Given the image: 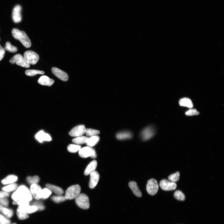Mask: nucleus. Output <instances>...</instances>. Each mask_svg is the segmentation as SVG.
Instances as JSON below:
<instances>
[{
  "instance_id": "obj_1",
  "label": "nucleus",
  "mask_w": 224,
  "mask_h": 224,
  "mask_svg": "<svg viewBox=\"0 0 224 224\" xmlns=\"http://www.w3.org/2000/svg\"><path fill=\"white\" fill-rule=\"evenodd\" d=\"M11 198L13 201L22 200L29 202L32 200V196L30 189L23 185L18 188L12 195Z\"/></svg>"
},
{
  "instance_id": "obj_2",
  "label": "nucleus",
  "mask_w": 224,
  "mask_h": 224,
  "mask_svg": "<svg viewBox=\"0 0 224 224\" xmlns=\"http://www.w3.org/2000/svg\"><path fill=\"white\" fill-rule=\"evenodd\" d=\"M81 188L78 185L72 186L69 187L66 191L65 197L67 200L75 199L80 194Z\"/></svg>"
},
{
  "instance_id": "obj_3",
  "label": "nucleus",
  "mask_w": 224,
  "mask_h": 224,
  "mask_svg": "<svg viewBox=\"0 0 224 224\" xmlns=\"http://www.w3.org/2000/svg\"><path fill=\"white\" fill-rule=\"evenodd\" d=\"M77 206L83 209H87L90 207L89 199L87 195L84 194H80L75 199Z\"/></svg>"
},
{
  "instance_id": "obj_4",
  "label": "nucleus",
  "mask_w": 224,
  "mask_h": 224,
  "mask_svg": "<svg viewBox=\"0 0 224 224\" xmlns=\"http://www.w3.org/2000/svg\"><path fill=\"white\" fill-rule=\"evenodd\" d=\"M24 57L27 62L30 65H35L39 59L38 54L32 51H26L24 53Z\"/></svg>"
},
{
  "instance_id": "obj_5",
  "label": "nucleus",
  "mask_w": 224,
  "mask_h": 224,
  "mask_svg": "<svg viewBox=\"0 0 224 224\" xmlns=\"http://www.w3.org/2000/svg\"><path fill=\"white\" fill-rule=\"evenodd\" d=\"M11 64H16L20 66L26 68H29L30 65L27 62L24 57L21 54H17L14 56L10 60Z\"/></svg>"
},
{
  "instance_id": "obj_6",
  "label": "nucleus",
  "mask_w": 224,
  "mask_h": 224,
  "mask_svg": "<svg viewBox=\"0 0 224 224\" xmlns=\"http://www.w3.org/2000/svg\"><path fill=\"white\" fill-rule=\"evenodd\" d=\"M79 151L80 156L83 158H85L90 157L94 158L97 157V154L95 150L91 147H85L81 148Z\"/></svg>"
},
{
  "instance_id": "obj_7",
  "label": "nucleus",
  "mask_w": 224,
  "mask_h": 224,
  "mask_svg": "<svg viewBox=\"0 0 224 224\" xmlns=\"http://www.w3.org/2000/svg\"><path fill=\"white\" fill-rule=\"evenodd\" d=\"M159 186L157 181L152 179L148 181L146 186V190L151 195H156L158 192Z\"/></svg>"
},
{
  "instance_id": "obj_8",
  "label": "nucleus",
  "mask_w": 224,
  "mask_h": 224,
  "mask_svg": "<svg viewBox=\"0 0 224 224\" xmlns=\"http://www.w3.org/2000/svg\"><path fill=\"white\" fill-rule=\"evenodd\" d=\"M159 185L161 188L165 191L174 190L177 187L175 183L165 179L160 181Z\"/></svg>"
},
{
  "instance_id": "obj_9",
  "label": "nucleus",
  "mask_w": 224,
  "mask_h": 224,
  "mask_svg": "<svg viewBox=\"0 0 224 224\" xmlns=\"http://www.w3.org/2000/svg\"><path fill=\"white\" fill-rule=\"evenodd\" d=\"M86 129L85 126L80 125L76 126L69 132V135L72 137H78L82 136L85 133Z\"/></svg>"
},
{
  "instance_id": "obj_10",
  "label": "nucleus",
  "mask_w": 224,
  "mask_h": 224,
  "mask_svg": "<svg viewBox=\"0 0 224 224\" xmlns=\"http://www.w3.org/2000/svg\"><path fill=\"white\" fill-rule=\"evenodd\" d=\"M30 191L32 197L36 200L42 199V189L41 187L37 184L31 185Z\"/></svg>"
},
{
  "instance_id": "obj_11",
  "label": "nucleus",
  "mask_w": 224,
  "mask_h": 224,
  "mask_svg": "<svg viewBox=\"0 0 224 224\" xmlns=\"http://www.w3.org/2000/svg\"><path fill=\"white\" fill-rule=\"evenodd\" d=\"M21 43L26 48H29L31 46L30 40L26 33L23 31H20L18 38Z\"/></svg>"
},
{
  "instance_id": "obj_12",
  "label": "nucleus",
  "mask_w": 224,
  "mask_h": 224,
  "mask_svg": "<svg viewBox=\"0 0 224 224\" xmlns=\"http://www.w3.org/2000/svg\"><path fill=\"white\" fill-rule=\"evenodd\" d=\"M21 7L19 5L16 6L14 8L12 13V18L13 22L16 23L20 22L22 20L21 15Z\"/></svg>"
},
{
  "instance_id": "obj_13",
  "label": "nucleus",
  "mask_w": 224,
  "mask_h": 224,
  "mask_svg": "<svg viewBox=\"0 0 224 224\" xmlns=\"http://www.w3.org/2000/svg\"><path fill=\"white\" fill-rule=\"evenodd\" d=\"M155 130L152 127L145 128L141 133V137L144 141H147L152 138L155 135Z\"/></svg>"
},
{
  "instance_id": "obj_14",
  "label": "nucleus",
  "mask_w": 224,
  "mask_h": 224,
  "mask_svg": "<svg viewBox=\"0 0 224 224\" xmlns=\"http://www.w3.org/2000/svg\"><path fill=\"white\" fill-rule=\"evenodd\" d=\"M38 208L34 206L29 205L19 206L17 209V211L18 212L26 214H31L38 211Z\"/></svg>"
},
{
  "instance_id": "obj_15",
  "label": "nucleus",
  "mask_w": 224,
  "mask_h": 224,
  "mask_svg": "<svg viewBox=\"0 0 224 224\" xmlns=\"http://www.w3.org/2000/svg\"><path fill=\"white\" fill-rule=\"evenodd\" d=\"M52 72L56 77L63 81H66L68 80L69 77L67 74L57 68H53Z\"/></svg>"
},
{
  "instance_id": "obj_16",
  "label": "nucleus",
  "mask_w": 224,
  "mask_h": 224,
  "mask_svg": "<svg viewBox=\"0 0 224 224\" xmlns=\"http://www.w3.org/2000/svg\"><path fill=\"white\" fill-rule=\"evenodd\" d=\"M90 178L89 183V187L91 189L94 188L99 182L100 176L97 172L95 171L90 174Z\"/></svg>"
},
{
  "instance_id": "obj_17",
  "label": "nucleus",
  "mask_w": 224,
  "mask_h": 224,
  "mask_svg": "<svg viewBox=\"0 0 224 224\" xmlns=\"http://www.w3.org/2000/svg\"><path fill=\"white\" fill-rule=\"evenodd\" d=\"M35 138L40 143L43 142L44 141H50L52 140L51 136L45 133L43 130L40 131L35 136Z\"/></svg>"
},
{
  "instance_id": "obj_18",
  "label": "nucleus",
  "mask_w": 224,
  "mask_h": 224,
  "mask_svg": "<svg viewBox=\"0 0 224 224\" xmlns=\"http://www.w3.org/2000/svg\"><path fill=\"white\" fill-rule=\"evenodd\" d=\"M38 82L41 85L50 86L53 85L54 81L47 76H43L41 77Z\"/></svg>"
},
{
  "instance_id": "obj_19",
  "label": "nucleus",
  "mask_w": 224,
  "mask_h": 224,
  "mask_svg": "<svg viewBox=\"0 0 224 224\" xmlns=\"http://www.w3.org/2000/svg\"><path fill=\"white\" fill-rule=\"evenodd\" d=\"M129 186L134 194L138 197H142V194L139 190L137 184L135 181H131L129 183Z\"/></svg>"
},
{
  "instance_id": "obj_20",
  "label": "nucleus",
  "mask_w": 224,
  "mask_h": 224,
  "mask_svg": "<svg viewBox=\"0 0 224 224\" xmlns=\"http://www.w3.org/2000/svg\"><path fill=\"white\" fill-rule=\"evenodd\" d=\"M97 161L95 160L91 162L86 167L85 171V175L87 176L95 171L97 166Z\"/></svg>"
},
{
  "instance_id": "obj_21",
  "label": "nucleus",
  "mask_w": 224,
  "mask_h": 224,
  "mask_svg": "<svg viewBox=\"0 0 224 224\" xmlns=\"http://www.w3.org/2000/svg\"><path fill=\"white\" fill-rule=\"evenodd\" d=\"M18 179L17 177L15 175H10L2 180L1 183L3 185L13 184L17 181Z\"/></svg>"
},
{
  "instance_id": "obj_22",
  "label": "nucleus",
  "mask_w": 224,
  "mask_h": 224,
  "mask_svg": "<svg viewBox=\"0 0 224 224\" xmlns=\"http://www.w3.org/2000/svg\"><path fill=\"white\" fill-rule=\"evenodd\" d=\"M0 212L9 219L11 218L13 214V212L12 209L7 208L1 204Z\"/></svg>"
},
{
  "instance_id": "obj_23",
  "label": "nucleus",
  "mask_w": 224,
  "mask_h": 224,
  "mask_svg": "<svg viewBox=\"0 0 224 224\" xmlns=\"http://www.w3.org/2000/svg\"><path fill=\"white\" fill-rule=\"evenodd\" d=\"M46 187L52 192L57 195H62L64 193L63 190L58 186L50 184H47Z\"/></svg>"
},
{
  "instance_id": "obj_24",
  "label": "nucleus",
  "mask_w": 224,
  "mask_h": 224,
  "mask_svg": "<svg viewBox=\"0 0 224 224\" xmlns=\"http://www.w3.org/2000/svg\"><path fill=\"white\" fill-rule=\"evenodd\" d=\"M180 105L191 108L193 107V104L192 100L188 98H183L181 99L179 102Z\"/></svg>"
},
{
  "instance_id": "obj_25",
  "label": "nucleus",
  "mask_w": 224,
  "mask_h": 224,
  "mask_svg": "<svg viewBox=\"0 0 224 224\" xmlns=\"http://www.w3.org/2000/svg\"><path fill=\"white\" fill-rule=\"evenodd\" d=\"M132 137L131 133L128 131H123L118 133L116 135V138L120 140L129 139Z\"/></svg>"
},
{
  "instance_id": "obj_26",
  "label": "nucleus",
  "mask_w": 224,
  "mask_h": 224,
  "mask_svg": "<svg viewBox=\"0 0 224 224\" xmlns=\"http://www.w3.org/2000/svg\"><path fill=\"white\" fill-rule=\"evenodd\" d=\"M100 140V138L99 136H91L88 139L86 144L88 146L91 147H93Z\"/></svg>"
},
{
  "instance_id": "obj_27",
  "label": "nucleus",
  "mask_w": 224,
  "mask_h": 224,
  "mask_svg": "<svg viewBox=\"0 0 224 224\" xmlns=\"http://www.w3.org/2000/svg\"><path fill=\"white\" fill-rule=\"evenodd\" d=\"M88 137L86 136H80L77 137L72 139V141L77 145L82 144L86 143Z\"/></svg>"
},
{
  "instance_id": "obj_28",
  "label": "nucleus",
  "mask_w": 224,
  "mask_h": 224,
  "mask_svg": "<svg viewBox=\"0 0 224 224\" xmlns=\"http://www.w3.org/2000/svg\"><path fill=\"white\" fill-rule=\"evenodd\" d=\"M17 188V185L13 183L4 186L2 188V190L3 191L9 193L16 190Z\"/></svg>"
},
{
  "instance_id": "obj_29",
  "label": "nucleus",
  "mask_w": 224,
  "mask_h": 224,
  "mask_svg": "<svg viewBox=\"0 0 224 224\" xmlns=\"http://www.w3.org/2000/svg\"><path fill=\"white\" fill-rule=\"evenodd\" d=\"M27 181L28 183L32 185L37 184L40 181V178L38 176H34L33 177H28L27 178Z\"/></svg>"
},
{
  "instance_id": "obj_30",
  "label": "nucleus",
  "mask_w": 224,
  "mask_h": 224,
  "mask_svg": "<svg viewBox=\"0 0 224 224\" xmlns=\"http://www.w3.org/2000/svg\"><path fill=\"white\" fill-rule=\"evenodd\" d=\"M44 73L43 71L34 69L27 70L25 71L26 74L30 76H34L37 74H44Z\"/></svg>"
},
{
  "instance_id": "obj_31",
  "label": "nucleus",
  "mask_w": 224,
  "mask_h": 224,
  "mask_svg": "<svg viewBox=\"0 0 224 224\" xmlns=\"http://www.w3.org/2000/svg\"><path fill=\"white\" fill-rule=\"evenodd\" d=\"M4 49L12 53H15L18 51L17 48L12 45L9 41L6 43Z\"/></svg>"
},
{
  "instance_id": "obj_32",
  "label": "nucleus",
  "mask_w": 224,
  "mask_h": 224,
  "mask_svg": "<svg viewBox=\"0 0 224 224\" xmlns=\"http://www.w3.org/2000/svg\"><path fill=\"white\" fill-rule=\"evenodd\" d=\"M81 148V146L79 145L71 144L68 146L67 150L69 152L75 153L79 151Z\"/></svg>"
},
{
  "instance_id": "obj_33",
  "label": "nucleus",
  "mask_w": 224,
  "mask_h": 224,
  "mask_svg": "<svg viewBox=\"0 0 224 224\" xmlns=\"http://www.w3.org/2000/svg\"><path fill=\"white\" fill-rule=\"evenodd\" d=\"M52 199L57 203L64 202L67 200L65 196H62V195L53 196L52 197Z\"/></svg>"
},
{
  "instance_id": "obj_34",
  "label": "nucleus",
  "mask_w": 224,
  "mask_h": 224,
  "mask_svg": "<svg viewBox=\"0 0 224 224\" xmlns=\"http://www.w3.org/2000/svg\"><path fill=\"white\" fill-rule=\"evenodd\" d=\"M174 196L175 198L179 200L184 201L185 199V195L180 191H177L175 192Z\"/></svg>"
},
{
  "instance_id": "obj_35",
  "label": "nucleus",
  "mask_w": 224,
  "mask_h": 224,
  "mask_svg": "<svg viewBox=\"0 0 224 224\" xmlns=\"http://www.w3.org/2000/svg\"><path fill=\"white\" fill-rule=\"evenodd\" d=\"M100 132L97 130L91 129H86L85 133L86 135L88 136H96L100 134Z\"/></svg>"
},
{
  "instance_id": "obj_36",
  "label": "nucleus",
  "mask_w": 224,
  "mask_h": 224,
  "mask_svg": "<svg viewBox=\"0 0 224 224\" xmlns=\"http://www.w3.org/2000/svg\"><path fill=\"white\" fill-rule=\"evenodd\" d=\"M52 192L47 188H45L42 190V199H46L50 197Z\"/></svg>"
},
{
  "instance_id": "obj_37",
  "label": "nucleus",
  "mask_w": 224,
  "mask_h": 224,
  "mask_svg": "<svg viewBox=\"0 0 224 224\" xmlns=\"http://www.w3.org/2000/svg\"><path fill=\"white\" fill-rule=\"evenodd\" d=\"M179 177L180 173L179 172H177L175 173L170 175L168 179L170 181L173 182V183H175L179 180Z\"/></svg>"
},
{
  "instance_id": "obj_38",
  "label": "nucleus",
  "mask_w": 224,
  "mask_h": 224,
  "mask_svg": "<svg viewBox=\"0 0 224 224\" xmlns=\"http://www.w3.org/2000/svg\"><path fill=\"white\" fill-rule=\"evenodd\" d=\"M11 222L7 218L2 214H0V224H9Z\"/></svg>"
},
{
  "instance_id": "obj_39",
  "label": "nucleus",
  "mask_w": 224,
  "mask_h": 224,
  "mask_svg": "<svg viewBox=\"0 0 224 224\" xmlns=\"http://www.w3.org/2000/svg\"><path fill=\"white\" fill-rule=\"evenodd\" d=\"M13 204L14 205H18L19 206H27L29 205V202L24 200H19L13 201Z\"/></svg>"
},
{
  "instance_id": "obj_40",
  "label": "nucleus",
  "mask_w": 224,
  "mask_h": 224,
  "mask_svg": "<svg viewBox=\"0 0 224 224\" xmlns=\"http://www.w3.org/2000/svg\"><path fill=\"white\" fill-rule=\"evenodd\" d=\"M185 114L187 116H193L198 115L199 113L195 109H191L186 111Z\"/></svg>"
},
{
  "instance_id": "obj_41",
  "label": "nucleus",
  "mask_w": 224,
  "mask_h": 224,
  "mask_svg": "<svg viewBox=\"0 0 224 224\" xmlns=\"http://www.w3.org/2000/svg\"><path fill=\"white\" fill-rule=\"evenodd\" d=\"M0 204L5 207H8L9 200L7 197L0 198Z\"/></svg>"
},
{
  "instance_id": "obj_42",
  "label": "nucleus",
  "mask_w": 224,
  "mask_h": 224,
  "mask_svg": "<svg viewBox=\"0 0 224 224\" xmlns=\"http://www.w3.org/2000/svg\"><path fill=\"white\" fill-rule=\"evenodd\" d=\"M16 213L18 217L20 220H24L29 217V216L27 214L19 212L18 211H17Z\"/></svg>"
},
{
  "instance_id": "obj_43",
  "label": "nucleus",
  "mask_w": 224,
  "mask_h": 224,
  "mask_svg": "<svg viewBox=\"0 0 224 224\" xmlns=\"http://www.w3.org/2000/svg\"><path fill=\"white\" fill-rule=\"evenodd\" d=\"M20 31L17 29L14 28L12 30V34L14 38L18 40V35Z\"/></svg>"
},
{
  "instance_id": "obj_44",
  "label": "nucleus",
  "mask_w": 224,
  "mask_h": 224,
  "mask_svg": "<svg viewBox=\"0 0 224 224\" xmlns=\"http://www.w3.org/2000/svg\"><path fill=\"white\" fill-rule=\"evenodd\" d=\"M32 206H36L38 208V210H43L44 208L43 205L40 202H34L33 203Z\"/></svg>"
},
{
  "instance_id": "obj_45",
  "label": "nucleus",
  "mask_w": 224,
  "mask_h": 224,
  "mask_svg": "<svg viewBox=\"0 0 224 224\" xmlns=\"http://www.w3.org/2000/svg\"><path fill=\"white\" fill-rule=\"evenodd\" d=\"M9 193L4 191H0V198L7 197H9Z\"/></svg>"
},
{
  "instance_id": "obj_46",
  "label": "nucleus",
  "mask_w": 224,
  "mask_h": 224,
  "mask_svg": "<svg viewBox=\"0 0 224 224\" xmlns=\"http://www.w3.org/2000/svg\"><path fill=\"white\" fill-rule=\"evenodd\" d=\"M0 54H5V49L0 45Z\"/></svg>"
},
{
  "instance_id": "obj_47",
  "label": "nucleus",
  "mask_w": 224,
  "mask_h": 224,
  "mask_svg": "<svg viewBox=\"0 0 224 224\" xmlns=\"http://www.w3.org/2000/svg\"><path fill=\"white\" fill-rule=\"evenodd\" d=\"M5 54H0V61H1L4 57Z\"/></svg>"
},
{
  "instance_id": "obj_48",
  "label": "nucleus",
  "mask_w": 224,
  "mask_h": 224,
  "mask_svg": "<svg viewBox=\"0 0 224 224\" xmlns=\"http://www.w3.org/2000/svg\"><path fill=\"white\" fill-rule=\"evenodd\" d=\"M9 224H17L16 223H13L11 224V223H10Z\"/></svg>"
},
{
  "instance_id": "obj_49",
  "label": "nucleus",
  "mask_w": 224,
  "mask_h": 224,
  "mask_svg": "<svg viewBox=\"0 0 224 224\" xmlns=\"http://www.w3.org/2000/svg\"><path fill=\"white\" fill-rule=\"evenodd\" d=\"M0 40H1V39H0Z\"/></svg>"
}]
</instances>
